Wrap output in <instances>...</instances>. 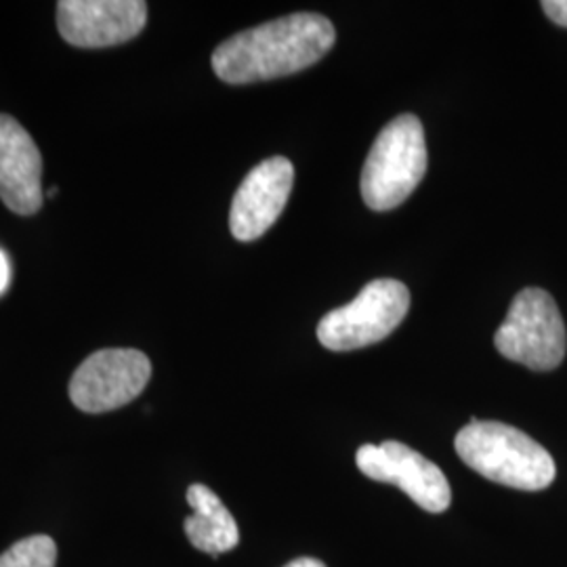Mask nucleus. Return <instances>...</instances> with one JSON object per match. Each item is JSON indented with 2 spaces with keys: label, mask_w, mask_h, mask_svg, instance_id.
I'll return each instance as SVG.
<instances>
[{
  "label": "nucleus",
  "mask_w": 567,
  "mask_h": 567,
  "mask_svg": "<svg viewBox=\"0 0 567 567\" xmlns=\"http://www.w3.org/2000/svg\"><path fill=\"white\" fill-rule=\"evenodd\" d=\"M55 540L44 534L23 538L0 555V567H55Z\"/></svg>",
  "instance_id": "nucleus-12"
},
{
  "label": "nucleus",
  "mask_w": 567,
  "mask_h": 567,
  "mask_svg": "<svg viewBox=\"0 0 567 567\" xmlns=\"http://www.w3.org/2000/svg\"><path fill=\"white\" fill-rule=\"evenodd\" d=\"M0 200L18 215L41 210L42 156L20 122L0 114Z\"/></svg>",
  "instance_id": "nucleus-10"
},
{
  "label": "nucleus",
  "mask_w": 567,
  "mask_h": 567,
  "mask_svg": "<svg viewBox=\"0 0 567 567\" xmlns=\"http://www.w3.org/2000/svg\"><path fill=\"white\" fill-rule=\"evenodd\" d=\"M187 503L194 508V515L185 519V534L194 548L219 557L238 547L240 529L225 507L221 498L203 484H194L187 489Z\"/></svg>",
  "instance_id": "nucleus-11"
},
{
  "label": "nucleus",
  "mask_w": 567,
  "mask_h": 567,
  "mask_svg": "<svg viewBox=\"0 0 567 567\" xmlns=\"http://www.w3.org/2000/svg\"><path fill=\"white\" fill-rule=\"evenodd\" d=\"M284 567H326V564L320 559H313V557H299V559H295V561H290Z\"/></svg>",
  "instance_id": "nucleus-15"
},
{
  "label": "nucleus",
  "mask_w": 567,
  "mask_h": 567,
  "mask_svg": "<svg viewBox=\"0 0 567 567\" xmlns=\"http://www.w3.org/2000/svg\"><path fill=\"white\" fill-rule=\"evenodd\" d=\"M152 362L140 349H102L70 381V400L82 412L102 414L131 404L150 383Z\"/></svg>",
  "instance_id": "nucleus-6"
},
{
  "label": "nucleus",
  "mask_w": 567,
  "mask_h": 567,
  "mask_svg": "<svg viewBox=\"0 0 567 567\" xmlns=\"http://www.w3.org/2000/svg\"><path fill=\"white\" fill-rule=\"evenodd\" d=\"M426 173L425 128L414 114L386 124L365 158L362 198L372 210H393L410 198Z\"/></svg>",
  "instance_id": "nucleus-3"
},
{
  "label": "nucleus",
  "mask_w": 567,
  "mask_h": 567,
  "mask_svg": "<svg viewBox=\"0 0 567 567\" xmlns=\"http://www.w3.org/2000/svg\"><path fill=\"white\" fill-rule=\"evenodd\" d=\"M466 466L494 484L538 492L553 484V456L524 431L496 421H471L454 440Z\"/></svg>",
  "instance_id": "nucleus-2"
},
{
  "label": "nucleus",
  "mask_w": 567,
  "mask_h": 567,
  "mask_svg": "<svg viewBox=\"0 0 567 567\" xmlns=\"http://www.w3.org/2000/svg\"><path fill=\"white\" fill-rule=\"evenodd\" d=\"M410 309L405 284L383 278L365 284L362 292L318 324V341L330 351H353L381 343L404 322Z\"/></svg>",
  "instance_id": "nucleus-5"
},
{
  "label": "nucleus",
  "mask_w": 567,
  "mask_h": 567,
  "mask_svg": "<svg viewBox=\"0 0 567 567\" xmlns=\"http://www.w3.org/2000/svg\"><path fill=\"white\" fill-rule=\"evenodd\" d=\"M337 32L320 13H292L244 30L213 53V70L227 84L274 81L318 63Z\"/></svg>",
  "instance_id": "nucleus-1"
},
{
  "label": "nucleus",
  "mask_w": 567,
  "mask_h": 567,
  "mask_svg": "<svg viewBox=\"0 0 567 567\" xmlns=\"http://www.w3.org/2000/svg\"><path fill=\"white\" fill-rule=\"evenodd\" d=\"M494 344L511 362L536 372L555 370L567 349L566 324L555 299L543 288L522 290L496 330Z\"/></svg>",
  "instance_id": "nucleus-4"
},
{
  "label": "nucleus",
  "mask_w": 567,
  "mask_h": 567,
  "mask_svg": "<svg viewBox=\"0 0 567 567\" xmlns=\"http://www.w3.org/2000/svg\"><path fill=\"white\" fill-rule=\"evenodd\" d=\"M355 463L365 477L400 487L426 513H444L452 503L444 471L402 442L365 444L358 450Z\"/></svg>",
  "instance_id": "nucleus-7"
},
{
  "label": "nucleus",
  "mask_w": 567,
  "mask_h": 567,
  "mask_svg": "<svg viewBox=\"0 0 567 567\" xmlns=\"http://www.w3.org/2000/svg\"><path fill=\"white\" fill-rule=\"evenodd\" d=\"M295 183V166L284 158L274 156L257 164L238 187L231 210L229 229L240 243H252L261 238L282 215Z\"/></svg>",
  "instance_id": "nucleus-9"
},
{
  "label": "nucleus",
  "mask_w": 567,
  "mask_h": 567,
  "mask_svg": "<svg viewBox=\"0 0 567 567\" xmlns=\"http://www.w3.org/2000/svg\"><path fill=\"white\" fill-rule=\"evenodd\" d=\"M9 284H11V264L4 250L0 248V295L9 288Z\"/></svg>",
  "instance_id": "nucleus-14"
},
{
  "label": "nucleus",
  "mask_w": 567,
  "mask_h": 567,
  "mask_svg": "<svg viewBox=\"0 0 567 567\" xmlns=\"http://www.w3.org/2000/svg\"><path fill=\"white\" fill-rule=\"evenodd\" d=\"M147 21L143 0H61V39L81 49H105L135 39Z\"/></svg>",
  "instance_id": "nucleus-8"
},
{
  "label": "nucleus",
  "mask_w": 567,
  "mask_h": 567,
  "mask_svg": "<svg viewBox=\"0 0 567 567\" xmlns=\"http://www.w3.org/2000/svg\"><path fill=\"white\" fill-rule=\"evenodd\" d=\"M543 11L547 13L548 20L567 28V0H545Z\"/></svg>",
  "instance_id": "nucleus-13"
},
{
  "label": "nucleus",
  "mask_w": 567,
  "mask_h": 567,
  "mask_svg": "<svg viewBox=\"0 0 567 567\" xmlns=\"http://www.w3.org/2000/svg\"><path fill=\"white\" fill-rule=\"evenodd\" d=\"M47 196H49V198H55V196H58V187H51V189H49V194H47Z\"/></svg>",
  "instance_id": "nucleus-16"
}]
</instances>
